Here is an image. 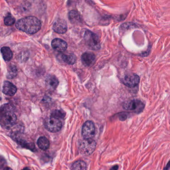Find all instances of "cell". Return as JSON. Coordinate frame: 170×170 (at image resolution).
<instances>
[{"instance_id": "cell-1", "label": "cell", "mask_w": 170, "mask_h": 170, "mask_svg": "<svg viewBox=\"0 0 170 170\" xmlns=\"http://www.w3.org/2000/svg\"><path fill=\"white\" fill-rule=\"evenodd\" d=\"M15 26L20 31L28 34H34L40 30L42 23L37 18L29 16L19 20Z\"/></svg>"}, {"instance_id": "cell-2", "label": "cell", "mask_w": 170, "mask_h": 170, "mask_svg": "<svg viewBox=\"0 0 170 170\" xmlns=\"http://www.w3.org/2000/svg\"><path fill=\"white\" fill-rule=\"evenodd\" d=\"M17 117L13 107L5 104L0 107V124L6 128H9L15 124Z\"/></svg>"}, {"instance_id": "cell-3", "label": "cell", "mask_w": 170, "mask_h": 170, "mask_svg": "<svg viewBox=\"0 0 170 170\" xmlns=\"http://www.w3.org/2000/svg\"><path fill=\"white\" fill-rule=\"evenodd\" d=\"M96 142L92 139H84L79 144L80 153L84 156H89L93 153L96 148Z\"/></svg>"}, {"instance_id": "cell-4", "label": "cell", "mask_w": 170, "mask_h": 170, "mask_svg": "<svg viewBox=\"0 0 170 170\" xmlns=\"http://www.w3.org/2000/svg\"><path fill=\"white\" fill-rule=\"evenodd\" d=\"M84 39L86 45L92 50L97 51L101 48V45L97 34L91 31L86 30L84 35Z\"/></svg>"}, {"instance_id": "cell-5", "label": "cell", "mask_w": 170, "mask_h": 170, "mask_svg": "<svg viewBox=\"0 0 170 170\" xmlns=\"http://www.w3.org/2000/svg\"><path fill=\"white\" fill-rule=\"evenodd\" d=\"M123 107L125 110L133 111L135 113L139 114L143 111L145 105L141 101L133 100L125 102L123 104Z\"/></svg>"}, {"instance_id": "cell-6", "label": "cell", "mask_w": 170, "mask_h": 170, "mask_svg": "<svg viewBox=\"0 0 170 170\" xmlns=\"http://www.w3.org/2000/svg\"><path fill=\"white\" fill-rule=\"evenodd\" d=\"M45 126L47 130L51 132H57L61 129L62 122L60 119L50 117L45 119Z\"/></svg>"}, {"instance_id": "cell-7", "label": "cell", "mask_w": 170, "mask_h": 170, "mask_svg": "<svg viewBox=\"0 0 170 170\" xmlns=\"http://www.w3.org/2000/svg\"><path fill=\"white\" fill-rule=\"evenodd\" d=\"M82 134L85 139H92L95 134V127L93 122L88 121L83 125Z\"/></svg>"}, {"instance_id": "cell-8", "label": "cell", "mask_w": 170, "mask_h": 170, "mask_svg": "<svg viewBox=\"0 0 170 170\" xmlns=\"http://www.w3.org/2000/svg\"><path fill=\"white\" fill-rule=\"evenodd\" d=\"M140 82V77L136 74H128L123 79V82L126 86L132 88L136 86Z\"/></svg>"}, {"instance_id": "cell-9", "label": "cell", "mask_w": 170, "mask_h": 170, "mask_svg": "<svg viewBox=\"0 0 170 170\" xmlns=\"http://www.w3.org/2000/svg\"><path fill=\"white\" fill-rule=\"evenodd\" d=\"M67 28L66 21L61 19L56 21L53 26V31L58 34H64L67 31Z\"/></svg>"}, {"instance_id": "cell-10", "label": "cell", "mask_w": 170, "mask_h": 170, "mask_svg": "<svg viewBox=\"0 0 170 170\" xmlns=\"http://www.w3.org/2000/svg\"><path fill=\"white\" fill-rule=\"evenodd\" d=\"M52 48L59 52H63L67 48V43L65 41L60 39H54L51 42Z\"/></svg>"}, {"instance_id": "cell-11", "label": "cell", "mask_w": 170, "mask_h": 170, "mask_svg": "<svg viewBox=\"0 0 170 170\" xmlns=\"http://www.w3.org/2000/svg\"><path fill=\"white\" fill-rule=\"evenodd\" d=\"M17 88L15 85L11 82L6 81L4 83L3 92L9 96H13L17 92Z\"/></svg>"}, {"instance_id": "cell-12", "label": "cell", "mask_w": 170, "mask_h": 170, "mask_svg": "<svg viewBox=\"0 0 170 170\" xmlns=\"http://www.w3.org/2000/svg\"><path fill=\"white\" fill-rule=\"evenodd\" d=\"M96 56L94 53L89 52H86L82 54L81 60L83 64L86 67H89L93 64L95 62Z\"/></svg>"}, {"instance_id": "cell-13", "label": "cell", "mask_w": 170, "mask_h": 170, "mask_svg": "<svg viewBox=\"0 0 170 170\" xmlns=\"http://www.w3.org/2000/svg\"><path fill=\"white\" fill-rule=\"evenodd\" d=\"M58 57L59 59H61V61L65 62V64H70V65H73L75 64L77 59L76 56L73 53L69 54V55L61 53V54H59Z\"/></svg>"}, {"instance_id": "cell-14", "label": "cell", "mask_w": 170, "mask_h": 170, "mask_svg": "<svg viewBox=\"0 0 170 170\" xmlns=\"http://www.w3.org/2000/svg\"><path fill=\"white\" fill-rule=\"evenodd\" d=\"M45 81L48 87L52 90H55L58 85V80L55 76L51 75L48 76L47 77H46Z\"/></svg>"}, {"instance_id": "cell-15", "label": "cell", "mask_w": 170, "mask_h": 170, "mask_svg": "<svg viewBox=\"0 0 170 170\" xmlns=\"http://www.w3.org/2000/svg\"><path fill=\"white\" fill-rule=\"evenodd\" d=\"M12 138H14V140L18 143L19 145H20L22 147L28 149L29 150H31L32 151H35L36 150L35 145L34 143H32L26 142V141H24L22 139H20L19 138L15 137V136H12Z\"/></svg>"}, {"instance_id": "cell-16", "label": "cell", "mask_w": 170, "mask_h": 170, "mask_svg": "<svg viewBox=\"0 0 170 170\" xmlns=\"http://www.w3.org/2000/svg\"><path fill=\"white\" fill-rule=\"evenodd\" d=\"M69 19L73 24H78L81 22L80 15L75 11H71L69 12Z\"/></svg>"}, {"instance_id": "cell-17", "label": "cell", "mask_w": 170, "mask_h": 170, "mask_svg": "<svg viewBox=\"0 0 170 170\" xmlns=\"http://www.w3.org/2000/svg\"><path fill=\"white\" fill-rule=\"evenodd\" d=\"M37 144L39 148L43 150H47L50 145L49 140L45 137H40L38 139Z\"/></svg>"}, {"instance_id": "cell-18", "label": "cell", "mask_w": 170, "mask_h": 170, "mask_svg": "<svg viewBox=\"0 0 170 170\" xmlns=\"http://www.w3.org/2000/svg\"><path fill=\"white\" fill-rule=\"evenodd\" d=\"M1 53L4 60L9 62L12 57V53L11 49L8 47H3L1 48Z\"/></svg>"}, {"instance_id": "cell-19", "label": "cell", "mask_w": 170, "mask_h": 170, "mask_svg": "<svg viewBox=\"0 0 170 170\" xmlns=\"http://www.w3.org/2000/svg\"><path fill=\"white\" fill-rule=\"evenodd\" d=\"M87 166L83 161L79 160L75 162L71 168V170H86Z\"/></svg>"}, {"instance_id": "cell-20", "label": "cell", "mask_w": 170, "mask_h": 170, "mask_svg": "<svg viewBox=\"0 0 170 170\" xmlns=\"http://www.w3.org/2000/svg\"><path fill=\"white\" fill-rule=\"evenodd\" d=\"M18 71L16 67L14 65H10L8 67V73L7 75V77L9 79L14 78L17 76Z\"/></svg>"}, {"instance_id": "cell-21", "label": "cell", "mask_w": 170, "mask_h": 170, "mask_svg": "<svg viewBox=\"0 0 170 170\" xmlns=\"http://www.w3.org/2000/svg\"><path fill=\"white\" fill-rule=\"evenodd\" d=\"M65 116V113L61 110H55L52 112L51 117L56 118L57 119L64 118Z\"/></svg>"}, {"instance_id": "cell-22", "label": "cell", "mask_w": 170, "mask_h": 170, "mask_svg": "<svg viewBox=\"0 0 170 170\" xmlns=\"http://www.w3.org/2000/svg\"><path fill=\"white\" fill-rule=\"evenodd\" d=\"M15 19L12 16H9L8 15L5 18L4 20V23L7 26H11L15 23Z\"/></svg>"}, {"instance_id": "cell-23", "label": "cell", "mask_w": 170, "mask_h": 170, "mask_svg": "<svg viewBox=\"0 0 170 170\" xmlns=\"http://www.w3.org/2000/svg\"><path fill=\"white\" fill-rule=\"evenodd\" d=\"M127 116L125 114H121V115L120 116V120H121L122 121L125 120L127 118Z\"/></svg>"}, {"instance_id": "cell-24", "label": "cell", "mask_w": 170, "mask_h": 170, "mask_svg": "<svg viewBox=\"0 0 170 170\" xmlns=\"http://www.w3.org/2000/svg\"><path fill=\"white\" fill-rule=\"evenodd\" d=\"M170 168V161L168 163L167 165L164 168V170H168Z\"/></svg>"}, {"instance_id": "cell-25", "label": "cell", "mask_w": 170, "mask_h": 170, "mask_svg": "<svg viewBox=\"0 0 170 170\" xmlns=\"http://www.w3.org/2000/svg\"><path fill=\"white\" fill-rule=\"evenodd\" d=\"M118 167L117 165H115L113 167H112V168L110 169V170H118Z\"/></svg>"}, {"instance_id": "cell-26", "label": "cell", "mask_w": 170, "mask_h": 170, "mask_svg": "<svg viewBox=\"0 0 170 170\" xmlns=\"http://www.w3.org/2000/svg\"><path fill=\"white\" fill-rule=\"evenodd\" d=\"M4 170H12V169L10 168H9V167H6V168H5V169H4Z\"/></svg>"}, {"instance_id": "cell-27", "label": "cell", "mask_w": 170, "mask_h": 170, "mask_svg": "<svg viewBox=\"0 0 170 170\" xmlns=\"http://www.w3.org/2000/svg\"><path fill=\"white\" fill-rule=\"evenodd\" d=\"M30 170V169H29L28 168H25L23 169V170Z\"/></svg>"}, {"instance_id": "cell-28", "label": "cell", "mask_w": 170, "mask_h": 170, "mask_svg": "<svg viewBox=\"0 0 170 170\" xmlns=\"http://www.w3.org/2000/svg\"><path fill=\"white\" fill-rule=\"evenodd\" d=\"M1 100V98L0 97V100Z\"/></svg>"}]
</instances>
